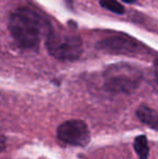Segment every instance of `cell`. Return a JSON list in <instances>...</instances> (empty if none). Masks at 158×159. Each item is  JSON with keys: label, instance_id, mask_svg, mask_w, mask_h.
<instances>
[{"label": "cell", "instance_id": "6da1fadb", "mask_svg": "<svg viewBox=\"0 0 158 159\" xmlns=\"http://www.w3.org/2000/svg\"><path fill=\"white\" fill-rule=\"evenodd\" d=\"M46 26L37 13L26 8L17 9L9 19V30L15 42L24 50L38 48Z\"/></svg>", "mask_w": 158, "mask_h": 159}, {"label": "cell", "instance_id": "7a4b0ae2", "mask_svg": "<svg viewBox=\"0 0 158 159\" xmlns=\"http://www.w3.org/2000/svg\"><path fill=\"white\" fill-rule=\"evenodd\" d=\"M104 88L112 93H131L140 86L142 73L139 68L127 63L108 66L103 73Z\"/></svg>", "mask_w": 158, "mask_h": 159}, {"label": "cell", "instance_id": "3957f363", "mask_svg": "<svg viewBox=\"0 0 158 159\" xmlns=\"http://www.w3.org/2000/svg\"><path fill=\"white\" fill-rule=\"evenodd\" d=\"M46 44L49 53L61 61H75L82 53V41L74 32L49 30Z\"/></svg>", "mask_w": 158, "mask_h": 159}, {"label": "cell", "instance_id": "277c9868", "mask_svg": "<svg viewBox=\"0 0 158 159\" xmlns=\"http://www.w3.org/2000/svg\"><path fill=\"white\" fill-rule=\"evenodd\" d=\"M56 135L60 141L73 146H86L90 142V131L82 120H67L57 127Z\"/></svg>", "mask_w": 158, "mask_h": 159}, {"label": "cell", "instance_id": "5b68a950", "mask_svg": "<svg viewBox=\"0 0 158 159\" xmlns=\"http://www.w3.org/2000/svg\"><path fill=\"white\" fill-rule=\"evenodd\" d=\"M97 47L100 50L112 54H133L138 50L137 41L122 34L108 36L100 40Z\"/></svg>", "mask_w": 158, "mask_h": 159}, {"label": "cell", "instance_id": "8992f818", "mask_svg": "<svg viewBox=\"0 0 158 159\" xmlns=\"http://www.w3.org/2000/svg\"><path fill=\"white\" fill-rule=\"evenodd\" d=\"M137 117L142 124L158 131V113L146 105H141L137 109Z\"/></svg>", "mask_w": 158, "mask_h": 159}, {"label": "cell", "instance_id": "52a82bcc", "mask_svg": "<svg viewBox=\"0 0 158 159\" xmlns=\"http://www.w3.org/2000/svg\"><path fill=\"white\" fill-rule=\"evenodd\" d=\"M133 147L135 149V153L139 155L140 159H147L150 154V147H148L147 138L145 135H139L135 138Z\"/></svg>", "mask_w": 158, "mask_h": 159}, {"label": "cell", "instance_id": "ba28073f", "mask_svg": "<svg viewBox=\"0 0 158 159\" xmlns=\"http://www.w3.org/2000/svg\"><path fill=\"white\" fill-rule=\"evenodd\" d=\"M100 4L103 8L107 9L114 13H117V14H124V8L116 0H100Z\"/></svg>", "mask_w": 158, "mask_h": 159}, {"label": "cell", "instance_id": "9c48e42d", "mask_svg": "<svg viewBox=\"0 0 158 159\" xmlns=\"http://www.w3.org/2000/svg\"><path fill=\"white\" fill-rule=\"evenodd\" d=\"M6 148V138L0 133V153L4 151Z\"/></svg>", "mask_w": 158, "mask_h": 159}, {"label": "cell", "instance_id": "30bf717a", "mask_svg": "<svg viewBox=\"0 0 158 159\" xmlns=\"http://www.w3.org/2000/svg\"><path fill=\"white\" fill-rule=\"evenodd\" d=\"M154 67H155V80L158 87V59L154 62Z\"/></svg>", "mask_w": 158, "mask_h": 159}, {"label": "cell", "instance_id": "8fae6325", "mask_svg": "<svg viewBox=\"0 0 158 159\" xmlns=\"http://www.w3.org/2000/svg\"><path fill=\"white\" fill-rule=\"evenodd\" d=\"M124 2H127V3H133V2H135V0H122Z\"/></svg>", "mask_w": 158, "mask_h": 159}]
</instances>
